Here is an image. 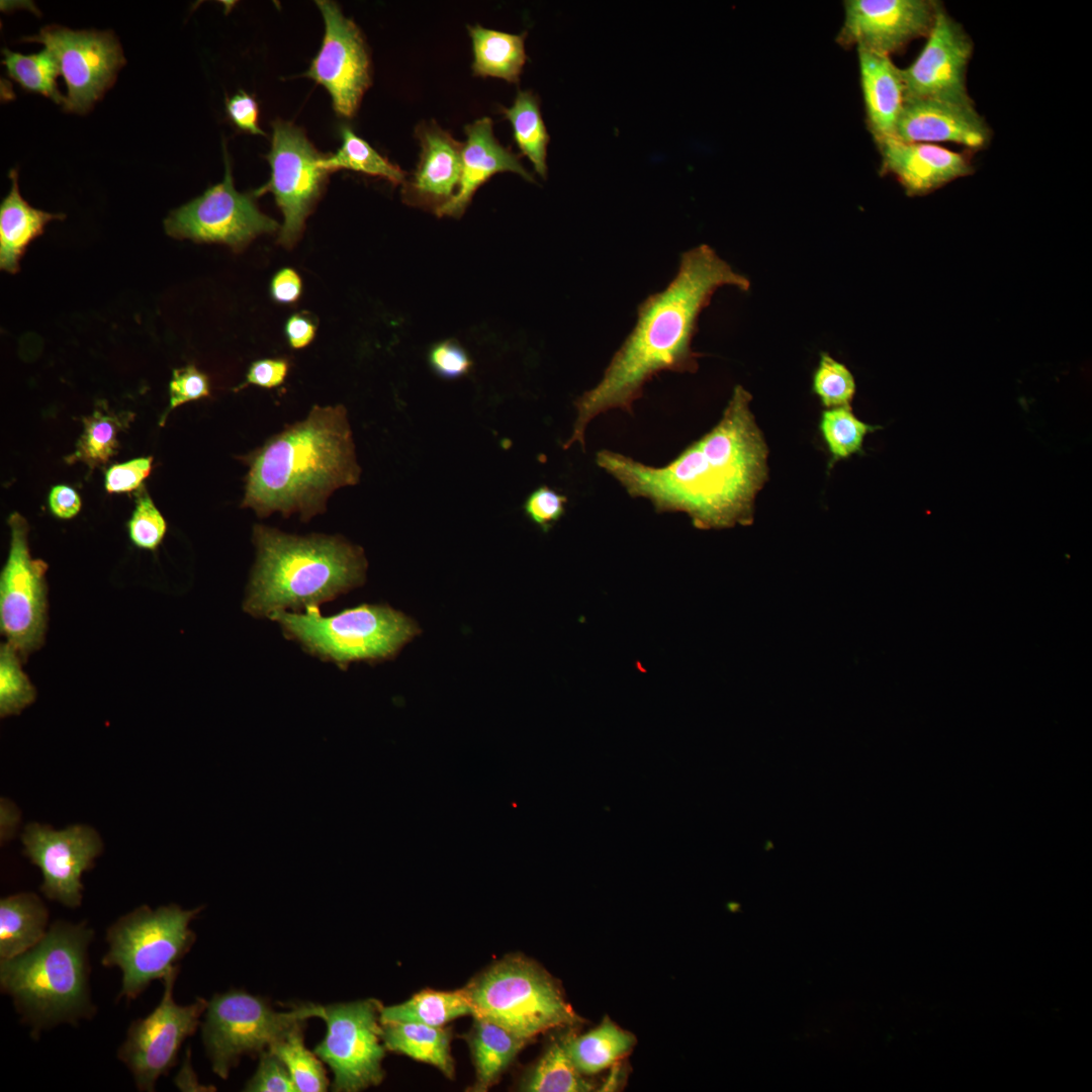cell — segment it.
<instances>
[{
	"label": "cell",
	"mask_w": 1092,
	"mask_h": 1092,
	"mask_svg": "<svg viewBox=\"0 0 1092 1092\" xmlns=\"http://www.w3.org/2000/svg\"><path fill=\"white\" fill-rule=\"evenodd\" d=\"M751 399L736 385L720 421L663 466L608 449L597 452L596 463L631 497L646 498L657 513H685L698 529L750 525L768 479V448Z\"/></svg>",
	"instance_id": "6da1fadb"
},
{
	"label": "cell",
	"mask_w": 1092,
	"mask_h": 1092,
	"mask_svg": "<svg viewBox=\"0 0 1092 1092\" xmlns=\"http://www.w3.org/2000/svg\"><path fill=\"white\" fill-rule=\"evenodd\" d=\"M723 286L747 291L750 281L706 244L681 254L674 278L638 306L635 327L601 380L575 399L576 417L564 450L575 444L584 450L585 431L602 414L613 410L633 414L646 383L659 373L697 372L701 355L692 342L699 316Z\"/></svg>",
	"instance_id": "7a4b0ae2"
},
{
	"label": "cell",
	"mask_w": 1092,
	"mask_h": 1092,
	"mask_svg": "<svg viewBox=\"0 0 1092 1092\" xmlns=\"http://www.w3.org/2000/svg\"><path fill=\"white\" fill-rule=\"evenodd\" d=\"M247 463L242 507L259 517L298 513L307 521L326 509L334 490L357 484L361 474L341 404L313 406L305 420L270 438Z\"/></svg>",
	"instance_id": "3957f363"
},
{
	"label": "cell",
	"mask_w": 1092,
	"mask_h": 1092,
	"mask_svg": "<svg viewBox=\"0 0 1092 1092\" xmlns=\"http://www.w3.org/2000/svg\"><path fill=\"white\" fill-rule=\"evenodd\" d=\"M253 537L257 558L243 607L254 617L318 608L366 580L363 549L341 537H297L261 525Z\"/></svg>",
	"instance_id": "277c9868"
},
{
	"label": "cell",
	"mask_w": 1092,
	"mask_h": 1092,
	"mask_svg": "<svg viewBox=\"0 0 1092 1092\" xmlns=\"http://www.w3.org/2000/svg\"><path fill=\"white\" fill-rule=\"evenodd\" d=\"M93 938L86 921L57 920L34 946L0 959L1 992L11 997L33 1038L56 1025H77L95 1015L89 982Z\"/></svg>",
	"instance_id": "5b68a950"
},
{
	"label": "cell",
	"mask_w": 1092,
	"mask_h": 1092,
	"mask_svg": "<svg viewBox=\"0 0 1092 1092\" xmlns=\"http://www.w3.org/2000/svg\"><path fill=\"white\" fill-rule=\"evenodd\" d=\"M269 618L307 653L343 670L355 661L392 660L422 632L417 621L388 605L363 604L330 617L310 607L304 614L280 611Z\"/></svg>",
	"instance_id": "8992f818"
},
{
	"label": "cell",
	"mask_w": 1092,
	"mask_h": 1092,
	"mask_svg": "<svg viewBox=\"0 0 1092 1092\" xmlns=\"http://www.w3.org/2000/svg\"><path fill=\"white\" fill-rule=\"evenodd\" d=\"M201 907L183 909L177 904L158 908L141 905L117 918L106 929L105 968L121 971L117 1001L135 1000L156 980L179 968L190 950L195 933L189 927Z\"/></svg>",
	"instance_id": "52a82bcc"
},
{
	"label": "cell",
	"mask_w": 1092,
	"mask_h": 1092,
	"mask_svg": "<svg viewBox=\"0 0 1092 1092\" xmlns=\"http://www.w3.org/2000/svg\"><path fill=\"white\" fill-rule=\"evenodd\" d=\"M463 992L473 1017L505 1027L524 1039L579 1021L557 984L539 966L508 957L470 981Z\"/></svg>",
	"instance_id": "ba28073f"
},
{
	"label": "cell",
	"mask_w": 1092,
	"mask_h": 1092,
	"mask_svg": "<svg viewBox=\"0 0 1092 1092\" xmlns=\"http://www.w3.org/2000/svg\"><path fill=\"white\" fill-rule=\"evenodd\" d=\"M324 1013L325 1006L313 1004L278 1012L261 998L243 991L213 995L201 1025L213 1073L226 1079L243 1056L268 1050L308 1018H323Z\"/></svg>",
	"instance_id": "9c48e42d"
},
{
	"label": "cell",
	"mask_w": 1092,
	"mask_h": 1092,
	"mask_svg": "<svg viewBox=\"0 0 1092 1092\" xmlns=\"http://www.w3.org/2000/svg\"><path fill=\"white\" fill-rule=\"evenodd\" d=\"M271 150L266 159L270 180L255 195L271 192L283 214L278 243L292 248L304 231L306 218L322 197L331 173L322 164L324 155L309 142L303 129L290 121L272 122Z\"/></svg>",
	"instance_id": "30bf717a"
},
{
	"label": "cell",
	"mask_w": 1092,
	"mask_h": 1092,
	"mask_svg": "<svg viewBox=\"0 0 1092 1092\" xmlns=\"http://www.w3.org/2000/svg\"><path fill=\"white\" fill-rule=\"evenodd\" d=\"M380 1009L374 999L325 1006L327 1032L314 1053L333 1072L334 1091L356 1092L383 1080Z\"/></svg>",
	"instance_id": "8fae6325"
},
{
	"label": "cell",
	"mask_w": 1092,
	"mask_h": 1092,
	"mask_svg": "<svg viewBox=\"0 0 1092 1092\" xmlns=\"http://www.w3.org/2000/svg\"><path fill=\"white\" fill-rule=\"evenodd\" d=\"M179 968L163 978L159 1004L147 1016L130 1022L117 1049V1059L130 1072L141 1092H154L159 1078L174 1067L183 1041L196 1031L207 1006L203 998L189 1005L176 1003L173 992Z\"/></svg>",
	"instance_id": "7c38bea8"
},
{
	"label": "cell",
	"mask_w": 1092,
	"mask_h": 1092,
	"mask_svg": "<svg viewBox=\"0 0 1092 1092\" xmlns=\"http://www.w3.org/2000/svg\"><path fill=\"white\" fill-rule=\"evenodd\" d=\"M223 180L201 195L172 210L164 220L165 232L177 240L215 243L235 252L245 249L263 234L279 229L255 202V193H240L234 186L230 158L224 151Z\"/></svg>",
	"instance_id": "4fadbf2b"
},
{
	"label": "cell",
	"mask_w": 1092,
	"mask_h": 1092,
	"mask_svg": "<svg viewBox=\"0 0 1092 1092\" xmlns=\"http://www.w3.org/2000/svg\"><path fill=\"white\" fill-rule=\"evenodd\" d=\"M8 525L10 548L0 574V630L6 642L26 660L44 642L48 565L30 555L25 519L13 513Z\"/></svg>",
	"instance_id": "5bb4252c"
},
{
	"label": "cell",
	"mask_w": 1092,
	"mask_h": 1092,
	"mask_svg": "<svg viewBox=\"0 0 1092 1092\" xmlns=\"http://www.w3.org/2000/svg\"><path fill=\"white\" fill-rule=\"evenodd\" d=\"M22 40L43 44L56 59L68 89L63 107L70 112L91 109L125 64L120 43L111 31L73 30L53 24Z\"/></svg>",
	"instance_id": "9a60e30c"
},
{
	"label": "cell",
	"mask_w": 1092,
	"mask_h": 1092,
	"mask_svg": "<svg viewBox=\"0 0 1092 1092\" xmlns=\"http://www.w3.org/2000/svg\"><path fill=\"white\" fill-rule=\"evenodd\" d=\"M315 3L325 21V35L304 75L326 88L338 115L351 118L371 85L368 47L359 27L335 2Z\"/></svg>",
	"instance_id": "2e32d148"
},
{
	"label": "cell",
	"mask_w": 1092,
	"mask_h": 1092,
	"mask_svg": "<svg viewBox=\"0 0 1092 1092\" xmlns=\"http://www.w3.org/2000/svg\"><path fill=\"white\" fill-rule=\"evenodd\" d=\"M21 840L24 854L41 872V893L67 907H79L82 875L93 868L102 850L97 831L80 824L55 830L32 822L25 826Z\"/></svg>",
	"instance_id": "e0dca14e"
},
{
	"label": "cell",
	"mask_w": 1092,
	"mask_h": 1092,
	"mask_svg": "<svg viewBox=\"0 0 1092 1092\" xmlns=\"http://www.w3.org/2000/svg\"><path fill=\"white\" fill-rule=\"evenodd\" d=\"M974 44L939 3L933 26L918 58L901 69L907 98H930L974 104L967 89V69Z\"/></svg>",
	"instance_id": "ac0fdd59"
},
{
	"label": "cell",
	"mask_w": 1092,
	"mask_h": 1092,
	"mask_svg": "<svg viewBox=\"0 0 1092 1092\" xmlns=\"http://www.w3.org/2000/svg\"><path fill=\"white\" fill-rule=\"evenodd\" d=\"M938 6L931 0L845 1L838 40L890 56L929 34Z\"/></svg>",
	"instance_id": "d6986e66"
},
{
	"label": "cell",
	"mask_w": 1092,
	"mask_h": 1092,
	"mask_svg": "<svg viewBox=\"0 0 1092 1092\" xmlns=\"http://www.w3.org/2000/svg\"><path fill=\"white\" fill-rule=\"evenodd\" d=\"M420 162L402 183L405 204L437 213L456 195L462 177L463 143L456 141L436 122L418 125Z\"/></svg>",
	"instance_id": "ffe728a7"
},
{
	"label": "cell",
	"mask_w": 1092,
	"mask_h": 1092,
	"mask_svg": "<svg viewBox=\"0 0 1092 1092\" xmlns=\"http://www.w3.org/2000/svg\"><path fill=\"white\" fill-rule=\"evenodd\" d=\"M991 134L975 104L907 98L894 138L907 143L950 142L981 150L989 144Z\"/></svg>",
	"instance_id": "44dd1931"
},
{
	"label": "cell",
	"mask_w": 1092,
	"mask_h": 1092,
	"mask_svg": "<svg viewBox=\"0 0 1092 1092\" xmlns=\"http://www.w3.org/2000/svg\"><path fill=\"white\" fill-rule=\"evenodd\" d=\"M883 170L893 174L909 195H923L974 172L970 158L932 144L896 138L878 141Z\"/></svg>",
	"instance_id": "7402d4cb"
},
{
	"label": "cell",
	"mask_w": 1092,
	"mask_h": 1092,
	"mask_svg": "<svg viewBox=\"0 0 1092 1092\" xmlns=\"http://www.w3.org/2000/svg\"><path fill=\"white\" fill-rule=\"evenodd\" d=\"M462 150V177L456 195L436 214L460 217L476 190L499 172H514L529 182L533 176L523 167L518 155L503 147L493 134L492 121L482 117L465 126Z\"/></svg>",
	"instance_id": "603a6c76"
},
{
	"label": "cell",
	"mask_w": 1092,
	"mask_h": 1092,
	"mask_svg": "<svg viewBox=\"0 0 1092 1092\" xmlns=\"http://www.w3.org/2000/svg\"><path fill=\"white\" fill-rule=\"evenodd\" d=\"M868 121L876 141L894 138L905 103L901 69L890 56L857 48Z\"/></svg>",
	"instance_id": "cb8c5ba5"
},
{
	"label": "cell",
	"mask_w": 1092,
	"mask_h": 1092,
	"mask_svg": "<svg viewBox=\"0 0 1092 1092\" xmlns=\"http://www.w3.org/2000/svg\"><path fill=\"white\" fill-rule=\"evenodd\" d=\"M9 178L11 188L0 205V268L16 273L27 246L43 233L50 221L64 219L65 214L32 207L20 194L15 169L9 171Z\"/></svg>",
	"instance_id": "d4e9b609"
},
{
	"label": "cell",
	"mask_w": 1092,
	"mask_h": 1092,
	"mask_svg": "<svg viewBox=\"0 0 1092 1092\" xmlns=\"http://www.w3.org/2000/svg\"><path fill=\"white\" fill-rule=\"evenodd\" d=\"M49 910L38 895L21 892L0 900V959L16 957L38 943L49 929Z\"/></svg>",
	"instance_id": "484cf974"
},
{
	"label": "cell",
	"mask_w": 1092,
	"mask_h": 1092,
	"mask_svg": "<svg viewBox=\"0 0 1092 1092\" xmlns=\"http://www.w3.org/2000/svg\"><path fill=\"white\" fill-rule=\"evenodd\" d=\"M468 1042L476 1073L472 1090L483 1092L498 1080L502 1073L525 1046L527 1039L519 1037L495 1022L474 1017Z\"/></svg>",
	"instance_id": "4316f807"
},
{
	"label": "cell",
	"mask_w": 1092,
	"mask_h": 1092,
	"mask_svg": "<svg viewBox=\"0 0 1092 1092\" xmlns=\"http://www.w3.org/2000/svg\"><path fill=\"white\" fill-rule=\"evenodd\" d=\"M381 1024L382 1041L386 1050L430 1064L447 1078H453L451 1035L443 1026L402 1021H388Z\"/></svg>",
	"instance_id": "83f0119b"
},
{
	"label": "cell",
	"mask_w": 1092,
	"mask_h": 1092,
	"mask_svg": "<svg viewBox=\"0 0 1092 1092\" xmlns=\"http://www.w3.org/2000/svg\"><path fill=\"white\" fill-rule=\"evenodd\" d=\"M474 75L518 83L527 61L525 33L512 34L480 25L468 26Z\"/></svg>",
	"instance_id": "f1b7e54d"
},
{
	"label": "cell",
	"mask_w": 1092,
	"mask_h": 1092,
	"mask_svg": "<svg viewBox=\"0 0 1092 1092\" xmlns=\"http://www.w3.org/2000/svg\"><path fill=\"white\" fill-rule=\"evenodd\" d=\"M132 419V413H116L105 400H99L93 413L82 419L83 432L66 462H82L90 471L106 465L118 453L119 433L129 427Z\"/></svg>",
	"instance_id": "f546056e"
},
{
	"label": "cell",
	"mask_w": 1092,
	"mask_h": 1092,
	"mask_svg": "<svg viewBox=\"0 0 1092 1092\" xmlns=\"http://www.w3.org/2000/svg\"><path fill=\"white\" fill-rule=\"evenodd\" d=\"M562 1042L580 1073L595 1074L627 1055L635 1037L605 1018L597 1028L580 1036L567 1037Z\"/></svg>",
	"instance_id": "4dcf8cb0"
},
{
	"label": "cell",
	"mask_w": 1092,
	"mask_h": 1092,
	"mask_svg": "<svg viewBox=\"0 0 1092 1092\" xmlns=\"http://www.w3.org/2000/svg\"><path fill=\"white\" fill-rule=\"evenodd\" d=\"M464 1015H473V1008L462 989L453 992L426 989L405 1002L380 1009L381 1023L402 1021L443 1026Z\"/></svg>",
	"instance_id": "1f68e13d"
},
{
	"label": "cell",
	"mask_w": 1092,
	"mask_h": 1092,
	"mask_svg": "<svg viewBox=\"0 0 1092 1092\" xmlns=\"http://www.w3.org/2000/svg\"><path fill=\"white\" fill-rule=\"evenodd\" d=\"M502 111L512 123L519 150L530 160L536 172L546 178L550 135L541 114L538 96L531 91H519L513 105L503 107Z\"/></svg>",
	"instance_id": "d6a6232c"
},
{
	"label": "cell",
	"mask_w": 1092,
	"mask_h": 1092,
	"mask_svg": "<svg viewBox=\"0 0 1092 1092\" xmlns=\"http://www.w3.org/2000/svg\"><path fill=\"white\" fill-rule=\"evenodd\" d=\"M341 136L340 149L335 154L325 156L322 161L323 167L329 173L345 169L380 177L394 185L404 182L405 172L381 156L350 127L343 126Z\"/></svg>",
	"instance_id": "836d02e7"
},
{
	"label": "cell",
	"mask_w": 1092,
	"mask_h": 1092,
	"mask_svg": "<svg viewBox=\"0 0 1092 1092\" xmlns=\"http://www.w3.org/2000/svg\"><path fill=\"white\" fill-rule=\"evenodd\" d=\"M303 1026H296L268 1051L284 1063L298 1092L326 1091L329 1082L323 1061L305 1046Z\"/></svg>",
	"instance_id": "e575fe53"
},
{
	"label": "cell",
	"mask_w": 1092,
	"mask_h": 1092,
	"mask_svg": "<svg viewBox=\"0 0 1092 1092\" xmlns=\"http://www.w3.org/2000/svg\"><path fill=\"white\" fill-rule=\"evenodd\" d=\"M568 1056L563 1042L549 1046L529 1073L522 1090L530 1092H586L593 1085L584 1080Z\"/></svg>",
	"instance_id": "d590c367"
},
{
	"label": "cell",
	"mask_w": 1092,
	"mask_h": 1092,
	"mask_svg": "<svg viewBox=\"0 0 1092 1092\" xmlns=\"http://www.w3.org/2000/svg\"><path fill=\"white\" fill-rule=\"evenodd\" d=\"M2 55V64L8 76L24 90L41 94L58 104H65L66 96L61 94L56 81L61 74L60 68L48 50L25 56L3 49Z\"/></svg>",
	"instance_id": "8d00e7d4"
},
{
	"label": "cell",
	"mask_w": 1092,
	"mask_h": 1092,
	"mask_svg": "<svg viewBox=\"0 0 1092 1092\" xmlns=\"http://www.w3.org/2000/svg\"><path fill=\"white\" fill-rule=\"evenodd\" d=\"M877 429L856 418L851 405L827 408L819 422L821 437L833 463L859 453L866 436Z\"/></svg>",
	"instance_id": "74e56055"
},
{
	"label": "cell",
	"mask_w": 1092,
	"mask_h": 1092,
	"mask_svg": "<svg viewBox=\"0 0 1092 1092\" xmlns=\"http://www.w3.org/2000/svg\"><path fill=\"white\" fill-rule=\"evenodd\" d=\"M36 691L21 668V657L7 642L0 646V716L18 715L31 705Z\"/></svg>",
	"instance_id": "f35d334b"
},
{
	"label": "cell",
	"mask_w": 1092,
	"mask_h": 1092,
	"mask_svg": "<svg viewBox=\"0 0 1092 1092\" xmlns=\"http://www.w3.org/2000/svg\"><path fill=\"white\" fill-rule=\"evenodd\" d=\"M812 390L826 408L850 406L855 381L844 364L822 352L813 374Z\"/></svg>",
	"instance_id": "ab89813d"
},
{
	"label": "cell",
	"mask_w": 1092,
	"mask_h": 1092,
	"mask_svg": "<svg viewBox=\"0 0 1092 1092\" xmlns=\"http://www.w3.org/2000/svg\"><path fill=\"white\" fill-rule=\"evenodd\" d=\"M127 529L131 542L147 550H155L166 534V520L144 486L135 493V506Z\"/></svg>",
	"instance_id": "60d3db41"
},
{
	"label": "cell",
	"mask_w": 1092,
	"mask_h": 1092,
	"mask_svg": "<svg viewBox=\"0 0 1092 1092\" xmlns=\"http://www.w3.org/2000/svg\"><path fill=\"white\" fill-rule=\"evenodd\" d=\"M209 394L208 376L194 364L174 369L169 383V406L161 419V426L164 425L172 410L188 401L207 397Z\"/></svg>",
	"instance_id": "b9f144b4"
},
{
	"label": "cell",
	"mask_w": 1092,
	"mask_h": 1092,
	"mask_svg": "<svg viewBox=\"0 0 1092 1092\" xmlns=\"http://www.w3.org/2000/svg\"><path fill=\"white\" fill-rule=\"evenodd\" d=\"M567 497L547 485H540L526 498V517L544 533L549 532L565 513Z\"/></svg>",
	"instance_id": "7bdbcfd3"
},
{
	"label": "cell",
	"mask_w": 1092,
	"mask_h": 1092,
	"mask_svg": "<svg viewBox=\"0 0 1092 1092\" xmlns=\"http://www.w3.org/2000/svg\"><path fill=\"white\" fill-rule=\"evenodd\" d=\"M249 1092L297 1091L284 1063L268 1050L260 1053L256 1073L245 1087Z\"/></svg>",
	"instance_id": "ee69618b"
},
{
	"label": "cell",
	"mask_w": 1092,
	"mask_h": 1092,
	"mask_svg": "<svg viewBox=\"0 0 1092 1092\" xmlns=\"http://www.w3.org/2000/svg\"><path fill=\"white\" fill-rule=\"evenodd\" d=\"M432 371L440 378L457 379L466 375L473 362L465 349L455 340L435 344L428 353Z\"/></svg>",
	"instance_id": "f6af8a7d"
},
{
	"label": "cell",
	"mask_w": 1092,
	"mask_h": 1092,
	"mask_svg": "<svg viewBox=\"0 0 1092 1092\" xmlns=\"http://www.w3.org/2000/svg\"><path fill=\"white\" fill-rule=\"evenodd\" d=\"M153 457H139L110 466L105 473L104 485L109 493L136 490L152 471Z\"/></svg>",
	"instance_id": "bcb514c9"
},
{
	"label": "cell",
	"mask_w": 1092,
	"mask_h": 1092,
	"mask_svg": "<svg viewBox=\"0 0 1092 1092\" xmlns=\"http://www.w3.org/2000/svg\"><path fill=\"white\" fill-rule=\"evenodd\" d=\"M225 111L231 122L241 131L265 134L259 126V107L256 99L240 90L225 101Z\"/></svg>",
	"instance_id": "7dc6e473"
},
{
	"label": "cell",
	"mask_w": 1092,
	"mask_h": 1092,
	"mask_svg": "<svg viewBox=\"0 0 1092 1092\" xmlns=\"http://www.w3.org/2000/svg\"><path fill=\"white\" fill-rule=\"evenodd\" d=\"M289 364L281 358H267L253 362L247 372L245 381L236 390L248 385H256L263 388H274L281 385L288 373Z\"/></svg>",
	"instance_id": "c3c4849f"
},
{
	"label": "cell",
	"mask_w": 1092,
	"mask_h": 1092,
	"mask_svg": "<svg viewBox=\"0 0 1092 1092\" xmlns=\"http://www.w3.org/2000/svg\"><path fill=\"white\" fill-rule=\"evenodd\" d=\"M269 288L270 295L275 302L293 304L301 296L302 281L294 269L286 267L278 270L273 275Z\"/></svg>",
	"instance_id": "681fc988"
},
{
	"label": "cell",
	"mask_w": 1092,
	"mask_h": 1092,
	"mask_svg": "<svg viewBox=\"0 0 1092 1092\" xmlns=\"http://www.w3.org/2000/svg\"><path fill=\"white\" fill-rule=\"evenodd\" d=\"M284 333L291 348L302 349L313 341L316 321L309 312H295L287 318Z\"/></svg>",
	"instance_id": "f907efd6"
},
{
	"label": "cell",
	"mask_w": 1092,
	"mask_h": 1092,
	"mask_svg": "<svg viewBox=\"0 0 1092 1092\" xmlns=\"http://www.w3.org/2000/svg\"><path fill=\"white\" fill-rule=\"evenodd\" d=\"M49 507L55 517L69 520L80 512L81 498L79 493L71 486L59 484L50 491Z\"/></svg>",
	"instance_id": "816d5d0a"
},
{
	"label": "cell",
	"mask_w": 1092,
	"mask_h": 1092,
	"mask_svg": "<svg viewBox=\"0 0 1092 1092\" xmlns=\"http://www.w3.org/2000/svg\"><path fill=\"white\" fill-rule=\"evenodd\" d=\"M20 819V812L15 804L8 799L0 802V838L5 842L13 837Z\"/></svg>",
	"instance_id": "f5cc1de1"
}]
</instances>
